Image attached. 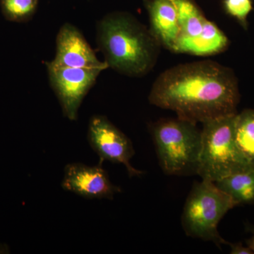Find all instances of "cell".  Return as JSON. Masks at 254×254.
<instances>
[{"label": "cell", "instance_id": "cell-7", "mask_svg": "<svg viewBox=\"0 0 254 254\" xmlns=\"http://www.w3.org/2000/svg\"><path fill=\"white\" fill-rule=\"evenodd\" d=\"M47 68L50 86L59 100L64 116L76 121L82 102L103 70L54 67L49 65H47Z\"/></svg>", "mask_w": 254, "mask_h": 254}, {"label": "cell", "instance_id": "cell-9", "mask_svg": "<svg viewBox=\"0 0 254 254\" xmlns=\"http://www.w3.org/2000/svg\"><path fill=\"white\" fill-rule=\"evenodd\" d=\"M62 187L64 190L88 199L113 200L121 188L113 185L102 164L88 166L82 163H70L64 171Z\"/></svg>", "mask_w": 254, "mask_h": 254}, {"label": "cell", "instance_id": "cell-8", "mask_svg": "<svg viewBox=\"0 0 254 254\" xmlns=\"http://www.w3.org/2000/svg\"><path fill=\"white\" fill-rule=\"evenodd\" d=\"M88 140L92 149L105 160L125 165L128 176L138 177L144 172L135 169L130 160L135 154L131 140L103 115H94L88 125Z\"/></svg>", "mask_w": 254, "mask_h": 254}, {"label": "cell", "instance_id": "cell-13", "mask_svg": "<svg viewBox=\"0 0 254 254\" xmlns=\"http://www.w3.org/2000/svg\"><path fill=\"white\" fill-rule=\"evenodd\" d=\"M235 141L242 156L254 165V109H246L237 113Z\"/></svg>", "mask_w": 254, "mask_h": 254}, {"label": "cell", "instance_id": "cell-16", "mask_svg": "<svg viewBox=\"0 0 254 254\" xmlns=\"http://www.w3.org/2000/svg\"><path fill=\"white\" fill-rule=\"evenodd\" d=\"M228 245L230 246V254H254L253 251L251 250L250 247H245L241 242H237V243H229Z\"/></svg>", "mask_w": 254, "mask_h": 254}, {"label": "cell", "instance_id": "cell-2", "mask_svg": "<svg viewBox=\"0 0 254 254\" xmlns=\"http://www.w3.org/2000/svg\"><path fill=\"white\" fill-rule=\"evenodd\" d=\"M97 41L109 68L132 77H141L153 69L161 47L150 30L126 12L102 18Z\"/></svg>", "mask_w": 254, "mask_h": 254}, {"label": "cell", "instance_id": "cell-12", "mask_svg": "<svg viewBox=\"0 0 254 254\" xmlns=\"http://www.w3.org/2000/svg\"><path fill=\"white\" fill-rule=\"evenodd\" d=\"M238 205L254 204V165L215 182Z\"/></svg>", "mask_w": 254, "mask_h": 254}, {"label": "cell", "instance_id": "cell-17", "mask_svg": "<svg viewBox=\"0 0 254 254\" xmlns=\"http://www.w3.org/2000/svg\"><path fill=\"white\" fill-rule=\"evenodd\" d=\"M246 243H247V245L250 247L251 250L253 251L254 253V233L253 236L249 239V240L246 241Z\"/></svg>", "mask_w": 254, "mask_h": 254}, {"label": "cell", "instance_id": "cell-6", "mask_svg": "<svg viewBox=\"0 0 254 254\" xmlns=\"http://www.w3.org/2000/svg\"><path fill=\"white\" fill-rule=\"evenodd\" d=\"M177 9L180 33L173 53L196 56L213 55L216 37L210 21L193 0H173Z\"/></svg>", "mask_w": 254, "mask_h": 254}, {"label": "cell", "instance_id": "cell-4", "mask_svg": "<svg viewBox=\"0 0 254 254\" xmlns=\"http://www.w3.org/2000/svg\"><path fill=\"white\" fill-rule=\"evenodd\" d=\"M236 114L202 124L201 150L197 175L215 182L240 170L253 166L237 148L235 141Z\"/></svg>", "mask_w": 254, "mask_h": 254}, {"label": "cell", "instance_id": "cell-15", "mask_svg": "<svg viewBox=\"0 0 254 254\" xmlns=\"http://www.w3.org/2000/svg\"><path fill=\"white\" fill-rule=\"evenodd\" d=\"M224 6L227 14L247 28V18L253 9L252 0H224Z\"/></svg>", "mask_w": 254, "mask_h": 254}, {"label": "cell", "instance_id": "cell-14", "mask_svg": "<svg viewBox=\"0 0 254 254\" xmlns=\"http://www.w3.org/2000/svg\"><path fill=\"white\" fill-rule=\"evenodd\" d=\"M38 0H1L5 17L10 21H24L36 11Z\"/></svg>", "mask_w": 254, "mask_h": 254}, {"label": "cell", "instance_id": "cell-1", "mask_svg": "<svg viewBox=\"0 0 254 254\" xmlns=\"http://www.w3.org/2000/svg\"><path fill=\"white\" fill-rule=\"evenodd\" d=\"M150 104L194 123L237 113L240 94L231 68L211 60L180 64L155 79Z\"/></svg>", "mask_w": 254, "mask_h": 254}, {"label": "cell", "instance_id": "cell-5", "mask_svg": "<svg viewBox=\"0 0 254 254\" xmlns=\"http://www.w3.org/2000/svg\"><path fill=\"white\" fill-rule=\"evenodd\" d=\"M236 206L215 182L203 180L195 182L182 213L184 231L187 236L213 242L220 248L228 245L218 231V224L229 210Z\"/></svg>", "mask_w": 254, "mask_h": 254}, {"label": "cell", "instance_id": "cell-11", "mask_svg": "<svg viewBox=\"0 0 254 254\" xmlns=\"http://www.w3.org/2000/svg\"><path fill=\"white\" fill-rule=\"evenodd\" d=\"M150 29L161 46L173 51L180 28L176 5L173 0H145Z\"/></svg>", "mask_w": 254, "mask_h": 254}, {"label": "cell", "instance_id": "cell-10", "mask_svg": "<svg viewBox=\"0 0 254 254\" xmlns=\"http://www.w3.org/2000/svg\"><path fill=\"white\" fill-rule=\"evenodd\" d=\"M47 65L54 67L109 68L105 62L100 61L95 52L77 28L65 23L56 38V54Z\"/></svg>", "mask_w": 254, "mask_h": 254}, {"label": "cell", "instance_id": "cell-3", "mask_svg": "<svg viewBox=\"0 0 254 254\" xmlns=\"http://www.w3.org/2000/svg\"><path fill=\"white\" fill-rule=\"evenodd\" d=\"M197 124L180 118L161 119L150 127L164 173L177 176L197 175L201 130Z\"/></svg>", "mask_w": 254, "mask_h": 254}]
</instances>
